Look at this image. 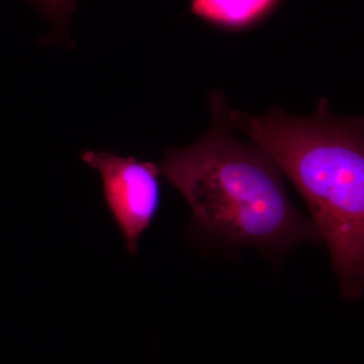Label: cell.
<instances>
[{
	"mask_svg": "<svg viewBox=\"0 0 364 364\" xmlns=\"http://www.w3.org/2000/svg\"><path fill=\"white\" fill-rule=\"evenodd\" d=\"M274 0H191V11L226 26L250 23L272 6Z\"/></svg>",
	"mask_w": 364,
	"mask_h": 364,
	"instance_id": "cell-4",
	"label": "cell"
},
{
	"mask_svg": "<svg viewBox=\"0 0 364 364\" xmlns=\"http://www.w3.org/2000/svg\"><path fill=\"white\" fill-rule=\"evenodd\" d=\"M81 158L102 176L107 207L123 234L127 250L135 255L161 202L158 165L95 151H85Z\"/></svg>",
	"mask_w": 364,
	"mask_h": 364,
	"instance_id": "cell-3",
	"label": "cell"
},
{
	"mask_svg": "<svg viewBox=\"0 0 364 364\" xmlns=\"http://www.w3.org/2000/svg\"><path fill=\"white\" fill-rule=\"evenodd\" d=\"M230 123L263 148L310 210L346 301L364 289V121L336 117L322 98L311 116L279 107L263 116L230 109Z\"/></svg>",
	"mask_w": 364,
	"mask_h": 364,
	"instance_id": "cell-2",
	"label": "cell"
},
{
	"mask_svg": "<svg viewBox=\"0 0 364 364\" xmlns=\"http://www.w3.org/2000/svg\"><path fill=\"white\" fill-rule=\"evenodd\" d=\"M52 23L50 39L65 35L69 16L75 9L76 0H31Z\"/></svg>",
	"mask_w": 364,
	"mask_h": 364,
	"instance_id": "cell-5",
	"label": "cell"
},
{
	"mask_svg": "<svg viewBox=\"0 0 364 364\" xmlns=\"http://www.w3.org/2000/svg\"><path fill=\"white\" fill-rule=\"evenodd\" d=\"M210 107L205 136L188 147L166 149L158 164L191 208V231L225 247L248 246L272 258L321 242L312 220L294 207L267 151L233 136L224 95L214 91Z\"/></svg>",
	"mask_w": 364,
	"mask_h": 364,
	"instance_id": "cell-1",
	"label": "cell"
}]
</instances>
